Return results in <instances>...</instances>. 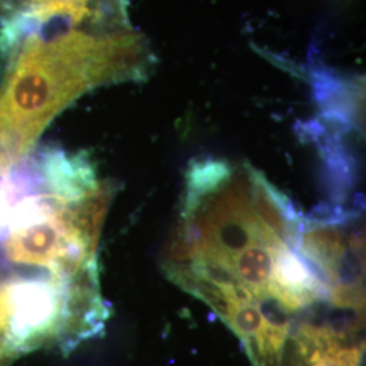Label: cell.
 Returning a JSON list of instances; mask_svg holds the SVG:
<instances>
[{
	"label": "cell",
	"mask_w": 366,
	"mask_h": 366,
	"mask_svg": "<svg viewBox=\"0 0 366 366\" xmlns=\"http://www.w3.org/2000/svg\"><path fill=\"white\" fill-rule=\"evenodd\" d=\"M332 213L307 217L249 163H190L164 274L242 342L252 366H282L315 323L364 315L361 239Z\"/></svg>",
	"instance_id": "6da1fadb"
},
{
	"label": "cell",
	"mask_w": 366,
	"mask_h": 366,
	"mask_svg": "<svg viewBox=\"0 0 366 366\" xmlns=\"http://www.w3.org/2000/svg\"><path fill=\"white\" fill-rule=\"evenodd\" d=\"M15 53L0 89V131L29 149L84 92L137 80L142 72L140 48L129 33L71 30L53 39L27 37Z\"/></svg>",
	"instance_id": "7a4b0ae2"
},
{
	"label": "cell",
	"mask_w": 366,
	"mask_h": 366,
	"mask_svg": "<svg viewBox=\"0 0 366 366\" xmlns=\"http://www.w3.org/2000/svg\"><path fill=\"white\" fill-rule=\"evenodd\" d=\"M364 319L310 325L289 342L282 366H364Z\"/></svg>",
	"instance_id": "3957f363"
},
{
	"label": "cell",
	"mask_w": 366,
	"mask_h": 366,
	"mask_svg": "<svg viewBox=\"0 0 366 366\" xmlns=\"http://www.w3.org/2000/svg\"><path fill=\"white\" fill-rule=\"evenodd\" d=\"M33 0H0V18L7 19L15 14L21 13Z\"/></svg>",
	"instance_id": "277c9868"
}]
</instances>
